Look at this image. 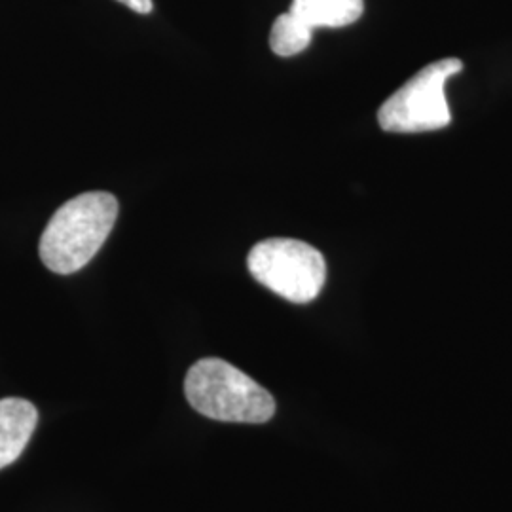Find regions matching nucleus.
Wrapping results in <instances>:
<instances>
[{
    "instance_id": "obj_1",
    "label": "nucleus",
    "mask_w": 512,
    "mask_h": 512,
    "mask_svg": "<svg viewBox=\"0 0 512 512\" xmlns=\"http://www.w3.org/2000/svg\"><path fill=\"white\" fill-rule=\"evenodd\" d=\"M118 200L109 192H84L63 203L38 243L44 266L59 275L76 274L92 262L118 219Z\"/></svg>"
},
{
    "instance_id": "obj_2",
    "label": "nucleus",
    "mask_w": 512,
    "mask_h": 512,
    "mask_svg": "<svg viewBox=\"0 0 512 512\" xmlns=\"http://www.w3.org/2000/svg\"><path fill=\"white\" fill-rule=\"evenodd\" d=\"M190 406L211 420L228 423H266L275 414L274 397L224 359L207 357L190 366L184 380Z\"/></svg>"
},
{
    "instance_id": "obj_3",
    "label": "nucleus",
    "mask_w": 512,
    "mask_h": 512,
    "mask_svg": "<svg viewBox=\"0 0 512 512\" xmlns=\"http://www.w3.org/2000/svg\"><path fill=\"white\" fill-rule=\"evenodd\" d=\"M247 268L260 285L293 304L315 300L327 281L325 256L300 239L256 243L247 256Z\"/></svg>"
},
{
    "instance_id": "obj_4",
    "label": "nucleus",
    "mask_w": 512,
    "mask_h": 512,
    "mask_svg": "<svg viewBox=\"0 0 512 512\" xmlns=\"http://www.w3.org/2000/svg\"><path fill=\"white\" fill-rule=\"evenodd\" d=\"M463 63L456 57L440 59L387 97L378 110V122L389 133H421L446 128L452 122L446 101V82L461 73Z\"/></svg>"
},
{
    "instance_id": "obj_5",
    "label": "nucleus",
    "mask_w": 512,
    "mask_h": 512,
    "mask_svg": "<svg viewBox=\"0 0 512 512\" xmlns=\"http://www.w3.org/2000/svg\"><path fill=\"white\" fill-rule=\"evenodd\" d=\"M37 423L35 404L18 397L0 401V469L12 465L23 454Z\"/></svg>"
},
{
    "instance_id": "obj_6",
    "label": "nucleus",
    "mask_w": 512,
    "mask_h": 512,
    "mask_svg": "<svg viewBox=\"0 0 512 512\" xmlns=\"http://www.w3.org/2000/svg\"><path fill=\"white\" fill-rule=\"evenodd\" d=\"M294 16L308 23L311 29H340L355 23L365 12V0H293Z\"/></svg>"
},
{
    "instance_id": "obj_7",
    "label": "nucleus",
    "mask_w": 512,
    "mask_h": 512,
    "mask_svg": "<svg viewBox=\"0 0 512 512\" xmlns=\"http://www.w3.org/2000/svg\"><path fill=\"white\" fill-rule=\"evenodd\" d=\"M313 29L293 12L281 14L275 19L270 33V48L279 57H293L302 54L311 44Z\"/></svg>"
},
{
    "instance_id": "obj_8",
    "label": "nucleus",
    "mask_w": 512,
    "mask_h": 512,
    "mask_svg": "<svg viewBox=\"0 0 512 512\" xmlns=\"http://www.w3.org/2000/svg\"><path fill=\"white\" fill-rule=\"evenodd\" d=\"M118 2L128 6L129 10H133L137 14H143V16H147V14L154 10V2L152 0H118Z\"/></svg>"
}]
</instances>
